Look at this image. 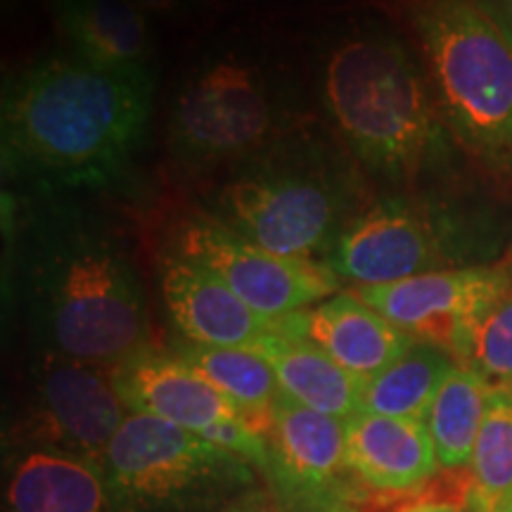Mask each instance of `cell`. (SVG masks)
I'll return each instance as SVG.
<instances>
[{
    "mask_svg": "<svg viewBox=\"0 0 512 512\" xmlns=\"http://www.w3.org/2000/svg\"><path fill=\"white\" fill-rule=\"evenodd\" d=\"M176 356L202 375L216 392H221L233 403V408L247 420L256 432L266 437L271 432L273 406L280 396V384L273 368L259 351L228 349V347H200L183 344Z\"/></svg>",
    "mask_w": 512,
    "mask_h": 512,
    "instance_id": "obj_20",
    "label": "cell"
},
{
    "mask_svg": "<svg viewBox=\"0 0 512 512\" xmlns=\"http://www.w3.org/2000/svg\"><path fill=\"white\" fill-rule=\"evenodd\" d=\"M112 382L131 413L152 415L197 434L216 422L242 418L226 396L176 354L140 351L112 368Z\"/></svg>",
    "mask_w": 512,
    "mask_h": 512,
    "instance_id": "obj_15",
    "label": "cell"
},
{
    "mask_svg": "<svg viewBox=\"0 0 512 512\" xmlns=\"http://www.w3.org/2000/svg\"><path fill=\"white\" fill-rule=\"evenodd\" d=\"M399 512H465V508L460 503H451V501H418L406 505Z\"/></svg>",
    "mask_w": 512,
    "mask_h": 512,
    "instance_id": "obj_28",
    "label": "cell"
},
{
    "mask_svg": "<svg viewBox=\"0 0 512 512\" xmlns=\"http://www.w3.org/2000/svg\"><path fill=\"white\" fill-rule=\"evenodd\" d=\"M494 512H512V498H510V501H505V503L498 505Z\"/></svg>",
    "mask_w": 512,
    "mask_h": 512,
    "instance_id": "obj_30",
    "label": "cell"
},
{
    "mask_svg": "<svg viewBox=\"0 0 512 512\" xmlns=\"http://www.w3.org/2000/svg\"><path fill=\"white\" fill-rule=\"evenodd\" d=\"M12 278L43 349L117 368L147 349L145 292L126 249L81 209L50 204L12 242Z\"/></svg>",
    "mask_w": 512,
    "mask_h": 512,
    "instance_id": "obj_2",
    "label": "cell"
},
{
    "mask_svg": "<svg viewBox=\"0 0 512 512\" xmlns=\"http://www.w3.org/2000/svg\"><path fill=\"white\" fill-rule=\"evenodd\" d=\"M465 512H470V510H465Z\"/></svg>",
    "mask_w": 512,
    "mask_h": 512,
    "instance_id": "obj_33",
    "label": "cell"
},
{
    "mask_svg": "<svg viewBox=\"0 0 512 512\" xmlns=\"http://www.w3.org/2000/svg\"><path fill=\"white\" fill-rule=\"evenodd\" d=\"M131 3L145 15H176L188 5V0H131Z\"/></svg>",
    "mask_w": 512,
    "mask_h": 512,
    "instance_id": "obj_27",
    "label": "cell"
},
{
    "mask_svg": "<svg viewBox=\"0 0 512 512\" xmlns=\"http://www.w3.org/2000/svg\"><path fill=\"white\" fill-rule=\"evenodd\" d=\"M467 510L494 512L512 498V399L501 387L491 394L470 460Z\"/></svg>",
    "mask_w": 512,
    "mask_h": 512,
    "instance_id": "obj_23",
    "label": "cell"
},
{
    "mask_svg": "<svg viewBox=\"0 0 512 512\" xmlns=\"http://www.w3.org/2000/svg\"><path fill=\"white\" fill-rule=\"evenodd\" d=\"M107 496L102 463L64 451L24 456L8 486L12 512H102Z\"/></svg>",
    "mask_w": 512,
    "mask_h": 512,
    "instance_id": "obj_19",
    "label": "cell"
},
{
    "mask_svg": "<svg viewBox=\"0 0 512 512\" xmlns=\"http://www.w3.org/2000/svg\"><path fill=\"white\" fill-rule=\"evenodd\" d=\"M342 512H351V510H342Z\"/></svg>",
    "mask_w": 512,
    "mask_h": 512,
    "instance_id": "obj_32",
    "label": "cell"
},
{
    "mask_svg": "<svg viewBox=\"0 0 512 512\" xmlns=\"http://www.w3.org/2000/svg\"><path fill=\"white\" fill-rule=\"evenodd\" d=\"M297 128L271 79L238 55L197 67L178 88L169 117L171 150L188 166H214L266 150Z\"/></svg>",
    "mask_w": 512,
    "mask_h": 512,
    "instance_id": "obj_6",
    "label": "cell"
},
{
    "mask_svg": "<svg viewBox=\"0 0 512 512\" xmlns=\"http://www.w3.org/2000/svg\"><path fill=\"white\" fill-rule=\"evenodd\" d=\"M112 382V368L41 351L34 368V406L29 430L64 453L102 463L126 415Z\"/></svg>",
    "mask_w": 512,
    "mask_h": 512,
    "instance_id": "obj_12",
    "label": "cell"
},
{
    "mask_svg": "<svg viewBox=\"0 0 512 512\" xmlns=\"http://www.w3.org/2000/svg\"><path fill=\"white\" fill-rule=\"evenodd\" d=\"M53 17L79 60L110 72L150 74V22L131 0H53Z\"/></svg>",
    "mask_w": 512,
    "mask_h": 512,
    "instance_id": "obj_17",
    "label": "cell"
},
{
    "mask_svg": "<svg viewBox=\"0 0 512 512\" xmlns=\"http://www.w3.org/2000/svg\"><path fill=\"white\" fill-rule=\"evenodd\" d=\"M200 261L259 316L283 320L339 292L342 280L325 264L285 259L200 211L181 223L178 249Z\"/></svg>",
    "mask_w": 512,
    "mask_h": 512,
    "instance_id": "obj_9",
    "label": "cell"
},
{
    "mask_svg": "<svg viewBox=\"0 0 512 512\" xmlns=\"http://www.w3.org/2000/svg\"><path fill=\"white\" fill-rule=\"evenodd\" d=\"M510 287L512 266L479 264L351 290L396 328L463 363L477 325Z\"/></svg>",
    "mask_w": 512,
    "mask_h": 512,
    "instance_id": "obj_10",
    "label": "cell"
},
{
    "mask_svg": "<svg viewBox=\"0 0 512 512\" xmlns=\"http://www.w3.org/2000/svg\"><path fill=\"white\" fill-rule=\"evenodd\" d=\"M451 136L486 169H512V46L475 0H406Z\"/></svg>",
    "mask_w": 512,
    "mask_h": 512,
    "instance_id": "obj_5",
    "label": "cell"
},
{
    "mask_svg": "<svg viewBox=\"0 0 512 512\" xmlns=\"http://www.w3.org/2000/svg\"><path fill=\"white\" fill-rule=\"evenodd\" d=\"M475 3L512 46V0H475Z\"/></svg>",
    "mask_w": 512,
    "mask_h": 512,
    "instance_id": "obj_26",
    "label": "cell"
},
{
    "mask_svg": "<svg viewBox=\"0 0 512 512\" xmlns=\"http://www.w3.org/2000/svg\"><path fill=\"white\" fill-rule=\"evenodd\" d=\"M456 366L458 361L446 349L415 339L394 363L363 384L361 413L425 420Z\"/></svg>",
    "mask_w": 512,
    "mask_h": 512,
    "instance_id": "obj_21",
    "label": "cell"
},
{
    "mask_svg": "<svg viewBox=\"0 0 512 512\" xmlns=\"http://www.w3.org/2000/svg\"><path fill=\"white\" fill-rule=\"evenodd\" d=\"M494 389L484 375L465 363H458L441 384L425 418L439 467L458 470L470 465Z\"/></svg>",
    "mask_w": 512,
    "mask_h": 512,
    "instance_id": "obj_22",
    "label": "cell"
},
{
    "mask_svg": "<svg viewBox=\"0 0 512 512\" xmlns=\"http://www.w3.org/2000/svg\"><path fill=\"white\" fill-rule=\"evenodd\" d=\"M320 95L342 143L370 174L403 183L451 162L453 136L430 74L380 24H361L332 43Z\"/></svg>",
    "mask_w": 512,
    "mask_h": 512,
    "instance_id": "obj_3",
    "label": "cell"
},
{
    "mask_svg": "<svg viewBox=\"0 0 512 512\" xmlns=\"http://www.w3.org/2000/svg\"><path fill=\"white\" fill-rule=\"evenodd\" d=\"M344 460L351 475L377 491H408L439 467L425 420L373 413L344 420Z\"/></svg>",
    "mask_w": 512,
    "mask_h": 512,
    "instance_id": "obj_16",
    "label": "cell"
},
{
    "mask_svg": "<svg viewBox=\"0 0 512 512\" xmlns=\"http://www.w3.org/2000/svg\"><path fill=\"white\" fill-rule=\"evenodd\" d=\"M152 74L110 72L53 55L5 81L0 110L5 176L60 195L124 174L143 147Z\"/></svg>",
    "mask_w": 512,
    "mask_h": 512,
    "instance_id": "obj_1",
    "label": "cell"
},
{
    "mask_svg": "<svg viewBox=\"0 0 512 512\" xmlns=\"http://www.w3.org/2000/svg\"><path fill=\"white\" fill-rule=\"evenodd\" d=\"M285 335L304 337L351 375L370 380L394 363L415 339L358 299L339 290L311 309L280 320Z\"/></svg>",
    "mask_w": 512,
    "mask_h": 512,
    "instance_id": "obj_14",
    "label": "cell"
},
{
    "mask_svg": "<svg viewBox=\"0 0 512 512\" xmlns=\"http://www.w3.org/2000/svg\"><path fill=\"white\" fill-rule=\"evenodd\" d=\"M463 216L408 195L370 202L344 226L325 266L354 287L392 285L413 275L479 266L470 256L484 249Z\"/></svg>",
    "mask_w": 512,
    "mask_h": 512,
    "instance_id": "obj_7",
    "label": "cell"
},
{
    "mask_svg": "<svg viewBox=\"0 0 512 512\" xmlns=\"http://www.w3.org/2000/svg\"><path fill=\"white\" fill-rule=\"evenodd\" d=\"M361 204V178L323 140L287 133L242 159L216 190L209 214L230 230L285 259L325 264Z\"/></svg>",
    "mask_w": 512,
    "mask_h": 512,
    "instance_id": "obj_4",
    "label": "cell"
},
{
    "mask_svg": "<svg viewBox=\"0 0 512 512\" xmlns=\"http://www.w3.org/2000/svg\"><path fill=\"white\" fill-rule=\"evenodd\" d=\"M204 439H209L211 444L226 448L228 453L252 463L259 467L266 475L268 460H271V448H268V439L261 432H256L247 420L242 418H230L223 422L211 425L207 432H202Z\"/></svg>",
    "mask_w": 512,
    "mask_h": 512,
    "instance_id": "obj_25",
    "label": "cell"
},
{
    "mask_svg": "<svg viewBox=\"0 0 512 512\" xmlns=\"http://www.w3.org/2000/svg\"><path fill=\"white\" fill-rule=\"evenodd\" d=\"M166 311L178 332L200 347L254 349L280 332V320L259 316L214 271L181 252L159 259Z\"/></svg>",
    "mask_w": 512,
    "mask_h": 512,
    "instance_id": "obj_13",
    "label": "cell"
},
{
    "mask_svg": "<svg viewBox=\"0 0 512 512\" xmlns=\"http://www.w3.org/2000/svg\"><path fill=\"white\" fill-rule=\"evenodd\" d=\"M501 389H503V392H505V394H508V396H510V399H512V380H510L508 384H503V387H501Z\"/></svg>",
    "mask_w": 512,
    "mask_h": 512,
    "instance_id": "obj_31",
    "label": "cell"
},
{
    "mask_svg": "<svg viewBox=\"0 0 512 512\" xmlns=\"http://www.w3.org/2000/svg\"><path fill=\"white\" fill-rule=\"evenodd\" d=\"M221 512H268L264 498L259 496H247V498H240V501H235L230 508L221 510Z\"/></svg>",
    "mask_w": 512,
    "mask_h": 512,
    "instance_id": "obj_29",
    "label": "cell"
},
{
    "mask_svg": "<svg viewBox=\"0 0 512 512\" xmlns=\"http://www.w3.org/2000/svg\"><path fill=\"white\" fill-rule=\"evenodd\" d=\"M266 477L285 512H342L349 496L344 420L311 411L280 392L266 434Z\"/></svg>",
    "mask_w": 512,
    "mask_h": 512,
    "instance_id": "obj_11",
    "label": "cell"
},
{
    "mask_svg": "<svg viewBox=\"0 0 512 512\" xmlns=\"http://www.w3.org/2000/svg\"><path fill=\"white\" fill-rule=\"evenodd\" d=\"M110 496L126 508H157L211 486L252 482L249 467L202 434L128 413L102 458Z\"/></svg>",
    "mask_w": 512,
    "mask_h": 512,
    "instance_id": "obj_8",
    "label": "cell"
},
{
    "mask_svg": "<svg viewBox=\"0 0 512 512\" xmlns=\"http://www.w3.org/2000/svg\"><path fill=\"white\" fill-rule=\"evenodd\" d=\"M463 363L475 368L494 387L512 380V287L477 325Z\"/></svg>",
    "mask_w": 512,
    "mask_h": 512,
    "instance_id": "obj_24",
    "label": "cell"
},
{
    "mask_svg": "<svg viewBox=\"0 0 512 512\" xmlns=\"http://www.w3.org/2000/svg\"><path fill=\"white\" fill-rule=\"evenodd\" d=\"M254 351L266 358L278 377L280 392L292 401L339 420L361 413L366 380L344 370L309 339L285 335L280 328L256 344Z\"/></svg>",
    "mask_w": 512,
    "mask_h": 512,
    "instance_id": "obj_18",
    "label": "cell"
}]
</instances>
